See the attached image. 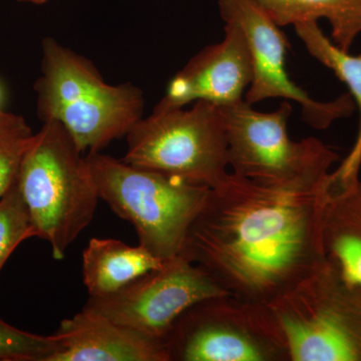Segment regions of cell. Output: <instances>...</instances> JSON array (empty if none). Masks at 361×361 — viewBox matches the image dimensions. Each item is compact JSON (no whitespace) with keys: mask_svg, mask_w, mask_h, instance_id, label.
<instances>
[{"mask_svg":"<svg viewBox=\"0 0 361 361\" xmlns=\"http://www.w3.org/2000/svg\"><path fill=\"white\" fill-rule=\"evenodd\" d=\"M169 361H291L268 304L227 294L195 304L166 339Z\"/></svg>","mask_w":361,"mask_h":361,"instance_id":"cell-8","label":"cell"},{"mask_svg":"<svg viewBox=\"0 0 361 361\" xmlns=\"http://www.w3.org/2000/svg\"><path fill=\"white\" fill-rule=\"evenodd\" d=\"M32 135L23 116L6 113L0 109V140L23 139Z\"/></svg>","mask_w":361,"mask_h":361,"instance_id":"cell-20","label":"cell"},{"mask_svg":"<svg viewBox=\"0 0 361 361\" xmlns=\"http://www.w3.org/2000/svg\"><path fill=\"white\" fill-rule=\"evenodd\" d=\"M268 306L291 361H361V285L329 261Z\"/></svg>","mask_w":361,"mask_h":361,"instance_id":"cell-6","label":"cell"},{"mask_svg":"<svg viewBox=\"0 0 361 361\" xmlns=\"http://www.w3.org/2000/svg\"><path fill=\"white\" fill-rule=\"evenodd\" d=\"M18 1L26 2V4H35V6H42V4H47L49 0H18Z\"/></svg>","mask_w":361,"mask_h":361,"instance_id":"cell-21","label":"cell"},{"mask_svg":"<svg viewBox=\"0 0 361 361\" xmlns=\"http://www.w3.org/2000/svg\"><path fill=\"white\" fill-rule=\"evenodd\" d=\"M221 108V106H220ZM228 161L234 174L263 186L312 189L322 186L338 154L316 137L292 141L288 102L272 113L254 110L245 99L222 106Z\"/></svg>","mask_w":361,"mask_h":361,"instance_id":"cell-5","label":"cell"},{"mask_svg":"<svg viewBox=\"0 0 361 361\" xmlns=\"http://www.w3.org/2000/svg\"><path fill=\"white\" fill-rule=\"evenodd\" d=\"M164 263L141 244L94 238L82 254L84 283L90 297L110 295Z\"/></svg>","mask_w":361,"mask_h":361,"instance_id":"cell-14","label":"cell"},{"mask_svg":"<svg viewBox=\"0 0 361 361\" xmlns=\"http://www.w3.org/2000/svg\"><path fill=\"white\" fill-rule=\"evenodd\" d=\"M42 47V75L35 84L37 116L63 125L82 153L101 152L144 116L141 89L130 82L106 84L90 59L52 37Z\"/></svg>","mask_w":361,"mask_h":361,"instance_id":"cell-2","label":"cell"},{"mask_svg":"<svg viewBox=\"0 0 361 361\" xmlns=\"http://www.w3.org/2000/svg\"><path fill=\"white\" fill-rule=\"evenodd\" d=\"M59 348L56 334H30L0 318V361H47Z\"/></svg>","mask_w":361,"mask_h":361,"instance_id":"cell-18","label":"cell"},{"mask_svg":"<svg viewBox=\"0 0 361 361\" xmlns=\"http://www.w3.org/2000/svg\"><path fill=\"white\" fill-rule=\"evenodd\" d=\"M47 361H169L164 343L87 310L63 320Z\"/></svg>","mask_w":361,"mask_h":361,"instance_id":"cell-12","label":"cell"},{"mask_svg":"<svg viewBox=\"0 0 361 361\" xmlns=\"http://www.w3.org/2000/svg\"><path fill=\"white\" fill-rule=\"evenodd\" d=\"M227 294L203 268L178 255L115 293L90 297L84 310L166 345L185 311L205 299Z\"/></svg>","mask_w":361,"mask_h":361,"instance_id":"cell-9","label":"cell"},{"mask_svg":"<svg viewBox=\"0 0 361 361\" xmlns=\"http://www.w3.org/2000/svg\"><path fill=\"white\" fill-rule=\"evenodd\" d=\"M85 159L99 198L134 226L140 244L164 262L180 255L211 188L135 167L99 152Z\"/></svg>","mask_w":361,"mask_h":361,"instance_id":"cell-4","label":"cell"},{"mask_svg":"<svg viewBox=\"0 0 361 361\" xmlns=\"http://www.w3.org/2000/svg\"><path fill=\"white\" fill-rule=\"evenodd\" d=\"M299 39L308 52L323 66L334 71L348 85L350 96L360 110V132L350 157L361 159V54L351 56L331 42L318 26L317 21H305L294 25Z\"/></svg>","mask_w":361,"mask_h":361,"instance_id":"cell-16","label":"cell"},{"mask_svg":"<svg viewBox=\"0 0 361 361\" xmlns=\"http://www.w3.org/2000/svg\"><path fill=\"white\" fill-rule=\"evenodd\" d=\"M329 179L312 189H280L229 173L211 188L180 255L231 295L272 302L327 262Z\"/></svg>","mask_w":361,"mask_h":361,"instance_id":"cell-1","label":"cell"},{"mask_svg":"<svg viewBox=\"0 0 361 361\" xmlns=\"http://www.w3.org/2000/svg\"><path fill=\"white\" fill-rule=\"evenodd\" d=\"M123 161L135 167L209 188L229 174L224 116L205 101L184 108L153 111L126 135Z\"/></svg>","mask_w":361,"mask_h":361,"instance_id":"cell-7","label":"cell"},{"mask_svg":"<svg viewBox=\"0 0 361 361\" xmlns=\"http://www.w3.org/2000/svg\"><path fill=\"white\" fill-rule=\"evenodd\" d=\"M32 237H35V231L14 180L13 186L0 199V270L16 247Z\"/></svg>","mask_w":361,"mask_h":361,"instance_id":"cell-17","label":"cell"},{"mask_svg":"<svg viewBox=\"0 0 361 361\" xmlns=\"http://www.w3.org/2000/svg\"><path fill=\"white\" fill-rule=\"evenodd\" d=\"M16 180L35 237L49 242L54 258L63 260L92 222L99 199L87 159L63 125L44 123Z\"/></svg>","mask_w":361,"mask_h":361,"instance_id":"cell-3","label":"cell"},{"mask_svg":"<svg viewBox=\"0 0 361 361\" xmlns=\"http://www.w3.org/2000/svg\"><path fill=\"white\" fill-rule=\"evenodd\" d=\"M218 6L224 23L241 28L250 49L253 78L244 99L247 103L277 97L296 102L303 120L316 130H326L336 121L353 115L356 106L350 94L318 102L292 82L285 68L288 40L255 0H218Z\"/></svg>","mask_w":361,"mask_h":361,"instance_id":"cell-10","label":"cell"},{"mask_svg":"<svg viewBox=\"0 0 361 361\" xmlns=\"http://www.w3.org/2000/svg\"><path fill=\"white\" fill-rule=\"evenodd\" d=\"M2 101V90L1 87H0V104H1Z\"/></svg>","mask_w":361,"mask_h":361,"instance_id":"cell-22","label":"cell"},{"mask_svg":"<svg viewBox=\"0 0 361 361\" xmlns=\"http://www.w3.org/2000/svg\"><path fill=\"white\" fill-rule=\"evenodd\" d=\"M278 26L325 18L334 44L349 51L361 33V0H255Z\"/></svg>","mask_w":361,"mask_h":361,"instance_id":"cell-15","label":"cell"},{"mask_svg":"<svg viewBox=\"0 0 361 361\" xmlns=\"http://www.w3.org/2000/svg\"><path fill=\"white\" fill-rule=\"evenodd\" d=\"M360 166L342 163L330 173L322 214L327 261L348 281L361 285V180Z\"/></svg>","mask_w":361,"mask_h":361,"instance_id":"cell-13","label":"cell"},{"mask_svg":"<svg viewBox=\"0 0 361 361\" xmlns=\"http://www.w3.org/2000/svg\"><path fill=\"white\" fill-rule=\"evenodd\" d=\"M225 37L193 56L169 82L153 111L184 108L198 101L226 106L244 99L253 78L250 49L236 23H225Z\"/></svg>","mask_w":361,"mask_h":361,"instance_id":"cell-11","label":"cell"},{"mask_svg":"<svg viewBox=\"0 0 361 361\" xmlns=\"http://www.w3.org/2000/svg\"><path fill=\"white\" fill-rule=\"evenodd\" d=\"M33 137L35 134L23 139L0 140V199L13 186Z\"/></svg>","mask_w":361,"mask_h":361,"instance_id":"cell-19","label":"cell"}]
</instances>
